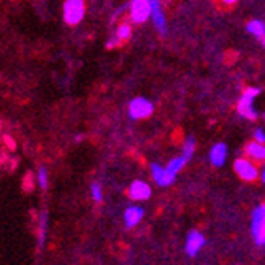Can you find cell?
Instances as JSON below:
<instances>
[{"label":"cell","mask_w":265,"mask_h":265,"mask_svg":"<svg viewBox=\"0 0 265 265\" xmlns=\"http://www.w3.org/2000/svg\"><path fill=\"white\" fill-rule=\"evenodd\" d=\"M260 95V88H254L249 86L242 91V95L238 101V113L241 117L248 119V120H256L257 119V111L254 109V101Z\"/></svg>","instance_id":"1"},{"label":"cell","mask_w":265,"mask_h":265,"mask_svg":"<svg viewBox=\"0 0 265 265\" xmlns=\"http://www.w3.org/2000/svg\"><path fill=\"white\" fill-rule=\"evenodd\" d=\"M251 234L256 244L263 246L265 239V203H259V205L252 210L251 217Z\"/></svg>","instance_id":"2"},{"label":"cell","mask_w":265,"mask_h":265,"mask_svg":"<svg viewBox=\"0 0 265 265\" xmlns=\"http://www.w3.org/2000/svg\"><path fill=\"white\" fill-rule=\"evenodd\" d=\"M85 0H65L64 4V22L68 26L78 25L85 16Z\"/></svg>","instance_id":"3"},{"label":"cell","mask_w":265,"mask_h":265,"mask_svg":"<svg viewBox=\"0 0 265 265\" xmlns=\"http://www.w3.org/2000/svg\"><path fill=\"white\" fill-rule=\"evenodd\" d=\"M153 111H155V106H153V103L150 99H147L144 96L134 98L129 104V116L134 120L150 117L153 114Z\"/></svg>","instance_id":"4"},{"label":"cell","mask_w":265,"mask_h":265,"mask_svg":"<svg viewBox=\"0 0 265 265\" xmlns=\"http://www.w3.org/2000/svg\"><path fill=\"white\" fill-rule=\"evenodd\" d=\"M130 20L137 25L145 23L151 16V2L150 0H132L129 5Z\"/></svg>","instance_id":"5"},{"label":"cell","mask_w":265,"mask_h":265,"mask_svg":"<svg viewBox=\"0 0 265 265\" xmlns=\"http://www.w3.org/2000/svg\"><path fill=\"white\" fill-rule=\"evenodd\" d=\"M234 171L242 181L248 182H252L259 178V169L249 158H238L234 161Z\"/></svg>","instance_id":"6"},{"label":"cell","mask_w":265,"mask_h":265,"mask_svg":"<svg viewBox=\"0 0 265 265\" xmlns=\"http://www.w3.org/2000/svg\"><path fill=\"white\" fill-rule=\"evenodd\" d=\"M151 2V22L155 25L156 31L165 36L168 33V23H166V16H165V12H163V4L161 0H150Z\"/></svg>","instance_id":"7"},{"label":"cell","mask_w":265,"mask_h":265,"mask_svg":"<svg viewBox=\"0 0 265 265\" xmlns=\"http://www.w3.org/2000/svg\"><path fill=\"white\" fill-rule=\"evenodd\" d=\"M150 169H151L153 181H155L156 186H160V187H168L176 179V176H172L171 172L166 169V166H161V165H158V163H151Z\"/></svg>","instance_id":"8"},{"label":"cell","mask_w":265,"mask_h":265,"mask_svg":"<svg viewBox=\"0 0 265 265\" xmlns=\"http://www.w3.org/2000/svg\"><path fill=\"white\" fill-rule=\"evenodd\" d=\"M203 246H205V238H203V234L200 231L192 229L187 234V239H186V252H187V256L196 257L197 254H199V251Z\"/></svg>","instance_id":"9"},{"label":"cell","mask_w":265,"mask_h":265,"mask_svg":"<svg viewBox=\"0 0 265 265\" xmlns=\"http://www.w3.org/2000/svg\"><path fill=\"white\" fill-rule=\"evenodd\" d=\"M151 196V187L147 184L145 181H134L129 187V197L134 202H142V200H148Z\"/></svg>","instance_id":"10"},{"label":"cell","mask_w":265,"mask_h":265,"mask_svg":"<svg viewBox=\"0 0 265 265\" xmlns=\"http://www.w3.org/2000/svg\"><path fill=\"white\" fill-rule=\"evenodd\" d=\"M145 215V210L142 208L140 205H132V207H127L126 211H124V223L127 228H134L137 226L138 223L142 221Z\"/></svg>","instance_id":"11"},{"label":"cell","mask_w":265,"mask_h":265,"mask_svg":"<svg viewBox=\"0 0 265 265\" xmlns=\"http://www.w3.org/2000/svg\"><path fill=\"white\" fill-rule=\"evenodd\" d=\"M244 151H246V156L251 161H256V163H263L265 161V144H259V142L252 140L246 145Z\"/></svg>","instance_id":"12"},{"label":"cell","mask_w":265,"mask_h":265,"mask_svg":"<svg viewBox=\"0 0 265 265\" xmlns=\"http://www.w3.org/2000/svg\"><path fill=\"white\" fill-rule=\"evenodd\" d=\"M226 156H228V147L225 144H215L211 147L210 150V163L213 166H223L225 165V161H226Z\"/></svg>","instance_id":"13"},{"label":"cell","mask_w":265,"mask_h":265,"mask_svg":"<svg viewBox=\"0 0 265 265\" xmlns=\"http://www.w3.org/2000/svg\"><path fill=\"white\" fill-rule=\"evenodd\" d=\"M246 29H248L249 34L256 36L257 39L265 36V23L260 22V20H251V22L248 23V26H246Z\"/></svg>","instance_id":"14"},{"label":"cell","mask_w":265,"mask_h":265,"mask_svg":"<svg viewBox=\"0 0 265 265\" xmlns=\"http://www.w3.org/2000/svg\"><path fill=\"white\" fill-rule=\"evenodd\" d=\"M186 163H187V161H186L184 156H176V158H172V160L168 163V165H166V169L171 172L172 176H178L179 172L182 171V168L186 166Z\"/></svg>","instance_id":"15"},{"label":"cell","mask_w":265,"mask_h":265,"mask_svg":"<svg viewBox=\"0 0 265 265\" xmlns=\"http://www.w3.org/2000/svg\"><path fill=\"white\" fill-rule=\"evenodd\" d=\"M46 233H47V213L43 211L39 217V238H38V248L41 249L46 242Z\"/></svg>","instance_id":"16"},{"label":"cell","mask_w":265,"mask_h":265,"mask_svg":"<svg viewBox=\"0 0 265 265\" xmlns=\"http://www.w3.org/2000/svg\"><path fill=\"white\" fill-rule=\"evenodd\" d=\"M114 36L117 38V41H119L120 44L124 43V41L130 39V36H132V26H130V23L129 22H122L117 26V31H116Z\"/></svg>","instance_id":"17"},{"label":"cell","mask_w":265,"mask_h":265,"mask_svg":"<svg viewBox=\"0 0 265 265\" xmlns=\"http://www.w3.org/2000/svg\"><path fill=\"white\" fill-rule=\"evenodd\" d=\"M193 151H196V138L187 137L184 145H182V156L186 158V161H189L193 156Z\"/></svg>","instance_id":"18"},{"label":"cell","mask_w":265,"mask_h":265,"mask_svg":"<svg viewBox=\"0 0 265 265\" xmlns=\"http://www.w3.org/2000/svg\"><path fill=\"white\" fill-rule=\"evenodd\" d=\"M38 184L43 190H46L49 186V174H47V169L44 166H41L38 169Z\"/></svg>","instance_id":"19"},{"label":"cell","mask_w":265,"mask_h":265,"mask_svg":"<svg viewBox=\"0 0 265 265\" xmlns=\"http://www.w3.org/2000/svg\"><path fill=\"white\" fill-rule=\"evenodd\" d=\"M90 192H91V199L95 202L103 200V189H101V184H98V182H93V184H91Z\"/></svg>","instance_id":"20"},{"label":"cell","mask_w":265,"mask_h":265,"mask_svg":"<svg viewBox=\"0 0 265 265\" xmlns=\"http://www.w3.org/2000/svg\"><path fill=\"white\" fill-rule=\"evenodd\" d=\"M254 140L259 142V144H265V130H262V129L254 130Z\"/></svg>","instance_id":"21"},{"label":"cell","mask_w":265,"mask_h":265,"mask_svg":"<svg viewBox=\"0 0 265 265\" xmlns=\"http://www.w3.org/2000/svg\"><path fill=\"white\" fill-rule=\"evenodd\" d=\"M221 2H225V4H228V5H233V4H236L238 0H221Z\"/></svg>","instance_id":"22"},{"label":"cell","mask_w":265,"mask_h":265,"mask_svg":"<svg viewBox=\"0 0 265 265\" xmlns=\"http://www.w3.org/2000/svg\"><path fill=\"white\" fill-rule=\"evenodd\" d=\"M260 178H262V182L265 184V166H263V169H262V174H260Z\"/></svg>","instance_id":"23"},{"label":"cell","mask_w":265,"mask_h":265,"mask_svg":"<svg viewBox=\"0 0 265 265\" xmlns=\"http://www.w3.org/2000/svg\"><path fill=\"white\" fill-rule=\"evenodd\" d=\"M259 41H260V43H262V44H263V46H265V36H263V38H260V39H259Z\"/></svg>","instance_id":"24"},{"label":"cell","mask_w":265,"mask_h":265,"mask_svg":"<svg viewBox=\"0 0 265 265\" xmlns=\"http://www.w3.org/2000/svg\"><path fill=\"white\" fill-rule=\"evenodd\" d=\"M263 246H265V239H263Z\"/></svg>","instance_id":"25"}]
</instances>
